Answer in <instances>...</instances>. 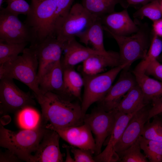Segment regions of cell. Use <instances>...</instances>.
<instances>
[{"label":"cell","instance_id":"38","mask_svg":"<svg viewBox=\"0 0 162 162\" xmlns=\"http://www.w3.org/2000/svg\"><path fill=\"white\" fill-rule=\"evenodd\" d=\"M22 160L12 152L7 149L0 152V162H19Z\"/></svg>","mask_w":162,"mask_h":162},{"label":"cell","instance_id":"36","mask_svg":"<svg viewBox=\"0 0 162 162\" xmlns=\"http://www.w3.org/2000/svg\"><path fill=\"white\" fill-rule=\"evenodd\" d=\"M144 72L162 82V64L157 59L149 63L145 68Z\"/></svg>","mask_w":162,"mask_h":162},{"label":"cell","instance_id":"25","mask_svg":"<svg viewBox=\"0 0 162 162\" xmlns=\"http://www.w3.org/2000/svg\"><path fill=\"white\" fill-rule=\"evenodd\" d=\"M64 86L67 97L75 98L81 102V91L84 86L82 76L74 68L63 69Z\"/></svg>","mask_w":162,"mask_h":162},{"label":"cell","instance_id":"17","mask_svg":"<svg viewBox=\"0 0 162 162\" xmlns=\"http://www.w3.org/2000/svg\"><path fill=\"white\" fill-rule=\"evenodd\" d=\"M60 136L55 130L47 128L33 155V162H62L64 156L60 150Z\"/></svg>","mask_w":162,"mask_h":162},{"label":"cell","instance_id":"11","mask_svg":"<svg viewBox=\"0 0 162 162\" xmlns=\"http://www.w3.org/2000/svg\"><path fill=\"white\" fill-rule=\"evenodd\" d=\"M64 44L55 37L47 38L42 41L29 47L34 52L38 62V81L46 71L61 60Z\"/></svg>","mask_w":162,"mask_h":162},{"label":"cell","instance_id":"26","mask_svg":"<svg viewBox=\"0 0 162 162\" xmlns=\"http://www.w3.org/2000/svg\"><path fill=\"white\" fill-rule=\"evenodd\" d=\"M141 149L150 162H162V142L139 137Z\"/></svg>","mask_w":162,"mask_h":162},{"label":"cell","instance_id":"16","mask_svg":"<svg viewBox=\"0 0 162 162\" xmlns=\"http://www.w3.org/2000/svg\"><path fill=\"white\" fill-rule=\"evenodd\" d=\"M143 107L133 115L115 147L118 155L134 143L141 135L145 123L147 121L150 108Z\"/></svg>","mask_w":162,"mask_h":162},{"label":"cell","instance_id":"30","mask_svg":"<svg viewBox=\"0 0 162 162\" xmlns=\"http://www.w3.org/2000/svg\"><path fill=\"white\" fill-rule=\"evenodd\" d=\"M145 123L141 136L148 140L162 142V117L159 115L152 117Z\"/></svg>","mask_w":162,"mask_h":162},{"label":"cell","instance_id":"37","mask_svg":"<svg viewBox=\"0 0 162 162\" xmlns=\"http://www.w3.org/2000/svg\"><path fill=\"white\" fill-rule=\"evenodd\" d=\"M151 103L152 106L149 110L147 121L162 112V96L154 99Z\"/></svg>","mask_w":162,"mask_h":162},{"label":"cell","instance_id":"31","mask_svg":"<svg viewBox=\"0 0 162 162\" xmlns=\"http://www.w3.org/2000/svg\"><path fill=\"white\" fill-rule=\"evenodd\" d=\"M162 52V40L152 32L151 43L146 55L135 69L144 71L147 65L152 61L157 59Z\"/></svg>","mask_w":162,"mask_h":162},{"label":"cell","instance_id":"41","mask_svg":"<svg viewBox=\"0 0 162 162\" xmlns=\"http://www.w3.org/2000/svg\"><path fill=\"white\" fill-rule=\"evenodd\" d=\"M63 147L65 148L67 151V155L65 162H74V160L70 155V146H69L66 145H63Z\"/></svg>","mask_w":162,"mask_h":162},{"label":"cell","instance_id":"29","mask_svg":"<svg viewBox=\"0 0 162 162\" xmlns=\"http://www.w3.org/2000/svg\"><path fill=\"white\" fill-rule=\"evenodd\" d=\"M133 16L134 18L140 20L147 17L153 22L162 18V8L159 0H154L142 6Z\"/></svg>","mask_w":162,"mask_h":162},{"label":"cell","instance_id":"27","mask_svg":"<svg viewBox=\"0 0 162 162\" xmlns=\"http://www.w3.org/2000/svg\"><path fill=\"white\" fill-rule=\"evenodd\" d=\"M28 42L9 43L0 41V64L11 61L22 53Z\"/></svg>","mask_w":162,"mask_h":162},{"label":"cell","instance_id":"19","mask_svg":"<svg viewBox=\"0 0 162 162\" xmlns=\"http://www.w3.org/2000/svg\"><path fill=\"white\" fill-rule=\"evenodd\" d=\"M42 93L52 92L67 97L64 86L63 69L61 60L46 70L39 81Z\"/></svg>","mask_w":162,"mask_h":162},{"label":"cell","instance_id":"9","mask_svg":"<svg viewBox=\"0 0 162 162\" xmlns=\"http://www.w3.org/2000/svg\"><path fill=\"white\" fill-rule=\"evenodd\" d=\"M116 121V111H106L98 106L89 114H86L84 123L89 127L94 136L95 156L101 152L102 146L110 136Z\"/></svg>","mask_w":162,"mask_h":162},{"label":"cell","instance_id":"35","mask_svg":"<svg viewBox=\"0 0 162 162\" xmlns=\"http://www.w3.org/2000/svg\"><path fill=\"white\" fill-rule=\"evenodd\" d=\"M70 151L74 156V162H95L93 154L89 150L71 146Z\"/></svg>","mask_w":162,"mask_h":162},{"label":"cell","instance_id":"44","mask_svg":"<svg viewBox=\"0 0 162 162\" xmlns=\"http://www.w3.org/2000/svg\"><path fill=\"white\" fill-rule=\"evenodd\" d=\"M159 1L162 8V0H159Z\"/></svg>","mask_w":162,"mask_h":162},{"label":"cell","instance_id":"10","mask_svg":"<svg viewBox=\"0 0 162 162\" xmlns=\"http://www.w3.org/2000/svg\"><path fill=\"white\" fill-rule=\"evenodd\" d=\"M0 11V41L12 43L31 44L33 37L30 29L18 16L2 8Z\"/></svg>","mask_w":162,"mask_h":162},{"label":"cell","instance_id":"42","mask_svg":"<svg viewBox=\"0 0 162 162\" xmlns=\"http://www.w3.org/2000/svg\"><path fill=\"white\" fill-rule=\"evenodd\" d=\"M157 60L159 59V61L161 62H162V52L159 56L158 58L157 59Z\"/></svg>","mask_w":162,"mask_h":162},{"label":"cell","instance_id":"1","mask_svg":"<svg viewBox=\"0 0 162 162\" xmlns=\"http://www.w3.org/2000/svg\"><path fill=\"white\" fill-rule=\"evenodd\" d=\"M41 109L40 123L46 128H63L84 124L81 104L56 93L47 92L37 99Z\"/></svg>","mask_w":162,"mask_h":162},{"label":"cell","instance_id":"7","mask_svg":"<svg viewBox=\"0 0 162 162\" xmlns=\"http://www.w3.org/2000/svg\"><path fill=\"white\" fill-rule=\"evenodd\" d=\"M97 17L90 13L81 4H74L56 30L57 39L64 44L75 38Z\"/></svg>","mask_w":162,"mask_h":162},{"label":"cell","instance_id":"43","mask_svg":"<svg viewBox=\"0 0 162 162\" xmlns=\"http://www.w3.org/2000/svg\"><path fill=\"white\" fill-rule=\"evenodd\" d=\"M4 0H0V9H1L2 8V5Z\"/></svg>","mask_w":162,"mask_h":162},{"label":"cell","instance_id":"21","mask_svg":"<svg viewBox=\"0 0 162 162\" xmlns=\"http://www.w3.org/2000/svg\"><path fill=\"white\" fill-rule=\"evenodd\" d=\"M104 28L100 18L98 17L84 31L78 35L80 41L86 46L90 44L92 48L102 53H106L104 43Z\"/></svg>","mask_w":162,"mask_h":162},{"label":"cell","instance_id":"14","mask_svg":"<svg viewBox=\"0 0 162 162\" xmlns=\"http://www.w3.org/2000/svg\"><path fill=\"white\" fill-rule=\"evenodd\" d=\"M115 111L116 121L109 141L104 150L99 154L94 156L95 162L119 161V157L115 151V146L120 139L130 119L136 112L126 114Z\"/></svg>","mask_w":162,"mask_h":162},{"label":"cell","instance_id":"40","mask_svg":"<svg viewBox=\"0 0 162 162\" xmlns=\"http://www.w3.org/2000/svg\"><path fill=\"white\" fill-rule=\"evenodd\" d=\"M154 0H126L129 6L130 5H142V6Z\"/></svg>","mask_w":162,"mask_h":162},{"label":"cell","instance_id":"6","mask_svg":"<svg viewBox=\"0 0 162 162\" xmlns=\"http://www.w3.org/2000/svg\"><path fill=\"white\" fill-rule=\"evenodd\" d=\"M126 66L120 65L106 72L94 75L82 73L84 90L81 104L84 115L92 104L103 99L118 75Z\"/></svg>","mask_w":162,"mask_h":162},{"label":"cell","instance_id":"3","mask_svg":"<svg viewBox=\"0 0 162 162\" xmlns=\"http://www.w3.org/2000/svg\"><path fill=\"white\" fill-rule=\"evenodd\" d=\"M30 5V10L24 22L32 34L30 45L49 37H56L57 6L53 0H31Z\"/></svg>","mask_w":162,"mask_h":162},{"label":"cell","instance_id":"28","mask_svg":"<svg viewBox=\"0 0 162 162\" xmlns=\"http://www.w3.org/2000/svg\"><path fill=\"white\" fill-rule=\"evenodd\" d=\"M40 116L33 107H25L18 112L17 121L20 126L24 129H32L40 123Z\"/></svg>","mask_w":162,"mask_h":162},{"label":"cell","instance_id":"13","mask_svg":"<svg viewBox=\"0 0 162 162\" xmlns=\"http://www.w3.org/2000/svg\"><path fill=\"white\" fill-rule=\"evenodd\" d=\"M100 19L104 30L117 35L129 36L136 32L139 28V23L132 20L127 8L114 11Z\"/></svg>","mask_w":162,"mask_h":162},{"label":"cell","instance_id":"4","mask_svg":"<svg viewBox=\"0 0 162 162\" xmlns=\"http://www.w3.org/2000/svg\"><path fill=\"white\" fill-rule=\"evenodd\" d=\"M38 68L36 54L30 48H26L21 55L11 61L0 64V79L8 77L19 80L33 92L37 99L43 94L39 87Z\"/></svg>","mask_w":162,"mask_h":162},{"label":"cell","instance_id":"23","mask_svg":"<svg viewBox=\"0 0 162 162\" xmlns=\"http://www.w3.org/2000/svg\"><path fill=\"white\" fill-rule=\"evenodd\" d=\"M147 105L142 91L137 84L124 96L114 110L126 114H130Z\"/></svg>","mask_w":162,"mask_h":162},{"label":"cell","instance_id":"18","mask_svg":"<svg viewBox=\"0 0 162 162\" xmlns=\"http://www.w3.org/2000/svg\"><path fill=\"white\" fill-rule=\"evenodd\" d=\"M64 54L61 62L63 69L74 68L77 64L83 62L90 56L97 54L106 53L83 46L74 38L64 44Z\"/></svg>","mask_w":162,"mask_h":162},{"label":"cell","instance_id":"34","mask_svg":"<svg viewBox=\"0 0 162 162\" xmlns=\"http://www.w3.org/2000/svg\"><path fill=\"white\" fill-rule=\"evenodd\" d=\"M57 6L56 25L57 28L68 14L74 0H53Z\"/></svg>","mask_w":162,"mask_h":162},{"label":"cell","instance_id":"20","mask_svg":"<svg viewBox=\"0 0 162 162\" xmlns=\"http://www.w3.org/2000/svg\"><path fill=\"white\" fill-rule=\"evenodd\" d=\"M120 65L119 52L108 51L106 53H100L90 56L82 62V73L94 75L103 73L108 67Z\"/></svg>","mask_w":162,"mask_h":162},{"label":"cell","instance_id":"15","mask_svg":"<svg viewBox=\"0 0 162 162\" xmlns=\"http://www.w3.org/2000/svg\"><path fill=\"white\" fill-rule=\"evenodd\" d=\"M56 131L60 137L71 146L87 150L94 154L95 143L89 127L84 123L78 126L59 128H49Z\"/></svg>","mask_w":162,"mask_h":162},{"label":"cell","instance_id":"5","mask_svg":"<svg viewBox=\"0 0 162 162\" xmlns=\"http://www.w3.org/2000/svg\"><path fill=\"white\" fill-rule=\"evenodd\" d=\"M139 25L138 31L129 36H119L108 32L116 40L119 46L120 65H127L123 69H129L135 61L144 59L149 48L152 36V30L146 22L139 23Z\"/></svg>","mask_w":162,"mask_h":162},{"label":"cell","instance_id":"24","mask_svg":"<svg viewBox=\"0 0 162 162\" xmlns=\"http://www.w3.org/2000/svg\"><path fill=\"white\" fill-rule=\"evenodd\" d=\"M82 4L90 13L101 17L115 11L118 4L124 9L129 6L126 0H81Z\"/></svg>","mask_w":162,"mask_h":162},{"label":"cell","instance_id":"45","mask_svg":"<svg viewBox=\"0 0 162 162\" xmlns=\"http://www.w3.org/2000/svg\"><path fill=\"white\" fill-rule=\"evenodd\" d=\"M158 115H159V116H161V117H162V112L161 113H160Z\"/></svg>","mask_w":162,"mask_h":162},{"label":"cell","instance_id":"39","mask_svg":"<svg viewBox=\"0 0 162 162\" xmlns=\"http://www.w3.org/2000/svg\"><path fill=\"white\" fill-rule=\"evenodd\" d=\"M152 32L158 36L162 38V18L153 22Z\"/></svg>","mask_w":162,"mask_h":162},{"label":"cell","instance_id":"12","mask_svg":"<svg viewBox=\"0 0 162 162\" xmlns=\"http://www.w3.org/2000/svg\"><path fill=\"white\" fill-rule=\"evenodd\" d=\"M137 84L135 77L129 69H123L117 81L112 85L98 106L106 111L114 110L124 96Z\"/></svg>","mask_w":162,"mask_h":162},{"label":"cell","instance_id":"33","mask_svg":"<svg viewBox=\"0 0 162 162\" xmlns=\"http://www.w3.org/2000/svg\"><path fill=\"white\" fill-rule=\"evenodd\" d=\"M7 5L5 8L18 16L20 14L26 15L31 9L30 5L25 0H7Z\"/></svg>","mask_w":162,"mask_h":162},{"label":"cell","instance_id":"22","mask_svg":"<svg viewBox=\"0 0 162 162\" xmlns=\"http://www.w3.org/2000/svg\"><path fill=\"white\" fill-rule=\"evenodd\" d=\"M132 73L142 91L146 104L162 96V82L150 77L143 71L134 69Z\"/></svg>","mask_w":162,"mask_h":162},{"label":"cell","instance_id":"2","mask_svg":"<svg viewBox=\"0 0 162 162\" xmlns=\"http://www.w3.org/2000/svg\"><path fill=\"white\" fill-rule=\"evenodd\" d=\"M47 129L40 123L35 128L14 131L0 125V146L7 149L22 161L33 162L37 150Z\"/></svg>","mask_w":162,"mask_h":162},{"label":"cell","instance_id":"8","mask_svg":"<svg viewBox=\"0 0 162 162\" xmlns=\"http://www.w3.org/2000/svg\"><path fill=\"white\" fill-rule=\"evenodd\" d=\"M0 80L1 114L15 113L25 107H33L36 105L30 93L20 89L15 84L13 79L4 77Z\"/></svg>","mask_w":162,"mask_h":162},{"label":"cell","instance_id":"32","mask_svg":"<svg viewBox=\"0 0 162 162\" xmlns=\"http://www.w3.org/2000/svg\"><path fill=\"white\" fill-rule=\"evenodd\" d=\"M140 137V136H139ZM139 137L127 149L118 154L121 162H148L146 156L142 153Z\"/></svg>","mask_w":162,"mask_h":162}]
</instances>
